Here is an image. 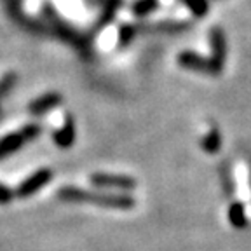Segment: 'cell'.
<instances>
[{"instance_id": "6da1fadb", "label": "cell", "mask_w": 251, "mask_h": 251, "mask_svg": "<svg viewBox=\"0 0 251 251\" xmlns=\"http://www.w3.org/2000/svg\"><path fill=\"white\" fill-rule=\"evenodd\" d=\"M59 199L67 202H91L98 206L117 209H131L134 206V199L129 196H114V194H94L87 190H80L75 187H65L59 190Z\"/></svg>"}, {"instance_id": "7a4b0ae2", "label": "cell", "mask_w": 251, "mask_h": 251, "mask_svg": "<svg viewBox=\"0 0 251 251\" xmlns=\"http://www.w3.org/2000/svg\"><path fill=\"white\" fill-rule=\"evenodd\" d=\"M40 134V126L39 124H28L18 133H11L0 140V161H4L5 157L14 153L16 150H20L26 141L35 140Z\"/></svg>"}, {"instance_id": "3957f363", "label": "cell", "mask_w": 251, "mask_h": 251, "mask_svg": "<svg viewBox=\"0 0 251 251\" xmlns=\"http://www.w3.org/2000/svg\"><path fill=\"white\" fill-rule=\"evenodd\" d=\"M52 178V171L47 168H42L39 171H35L31 176H28L25 181H21L20 187L16 188V197H21V199H26V197L33 196L35 192H39L40 188L46 187Z\"/></svg>"}, {"instance_id": "277c9868", "label": "cell", "mask_w": 251, "mask_h": 251, "mask_svg": "<svg viewBox=\"0 0 251 251\" xmlns=\"http://www.w3.org/2000/svg\"><path fill=\"white\" fill-rule=\"evenodd\" d=\"M178 63H180L181 67L188 68V70L202 72V74H209V75H218L216 68L213 67L211 59L202 58V56L196 54V52H190V51L180 52L178 54Z\"/></svg>"}, {"instance_id": "5b68a950", "label": "cell", "mask_w": 251, "mask_h": 251, "mask_svg": "<svg viewBox=\"0 0 251 251\" xmlns=\"http://www.w3.org/2000/svg\"><path fill=\"white\" fill-rule=\"evenodd\" d=\"M91 183L96 187H112V188H122V190H133L136 187L133 178L124 176V175H93L91 176Z\"/></svg>"}, {"instance_id": "8992f818", "label": "cell", "mask_w": 251, "mask_h": 251, "mask_svg": "<svg viewBox=\"0 0 251 251\" xmlns=\"http://www.w3.org/2000/svg\"><path fill=\"white\" fill-rule=\"evenodd\" d=\"M211 63L216 68V72H222L225 65V54H227V46H225V33L220 28H213L211 30Z\"/></svg>"}, {"instance_id": "52a82bcc", "label": "cell", "mask_w": 251, "mask_h": 251, "mask_svg": "<svg viewBox=\"0 0 251 251\" xmlns=\"http://www.w3.org/2000/svg\"><path fill=\"white\" fill-rule=\"evenodd\" d=\"M58 105H61V94L49 93V94L40 96V98L33 100V101L28 105V110H30V114H33V115H42V114H47L49 110Z\"/></svg>"}, {"instance_id": "ba28073f", "label": "cell", "mask_w": 251, "mask_h": 251, "mask_svg": "<svg viewBox=\"0 0 251 251\" xmlns=\"http://www.w3.org/2000/svg\"><path fill=\"white\" fill-rule=\"evenodd\" d=\"M52 140H54L56 145L61 147V149H68V147L74 145L75 126H74V121H72V117L65 119V124H63V127L52 134Z\"/></svg>"}, {"instance_id": "9c48e42d", "label": "cell", "mask_w": 251, "mask_h": 251, "mask_svg": "<svg viewBox=\"0 0 251 251\" xmlns=\"http://www.w3.org/2000/svg\"><path fill=\"white\" fill-rule=\"evenodd\" d=\"M228 218H230L232 225L234 227H239L243 228L246 225V215H244V206L241 202L237 204H232L230 206V211H228Z\"/></svg>"}, {"instance_id": "30bf717a", "label": "cell", "mask_w": 251, "mask_h": 251, "mask_svg": "<svg viewBox=\"0 0 251 251\" xmlns=\"http://www.w3.org/2000/svg\"><path fill=\"white\" fill-rule=\"evenodd\" d=\"M220 145H222V140H220V134H218V131L216 129H213V131H209L206 136H204V140H202V147H204V150L206 152H216V150L220 149Z\"/></svg>"}, {"instance_id": "8fae6325", "label": "cell", "mask_w": 251, "mask_h": 251, "mask_svg": "<svg viewBox=\"0 0 251 251\" xmlns=\"http://www.w3.org/2000/svg\"><path fill=\"white\" fill-rule=\"evenodd\" d=\"M157 7V0H138L136 4L133 5V11L138 16H145L149 12H152Z\"/></svg>"}, {"instance_id": "7c38bea8", "label": "cell", "mask_w": 251, "mask_h": 251, "mask_svg": "<svg viewBox=\"0 0 251 251\" xmlns=\"http://www.w3.org/2000/svg\"><path fill=\"white\" fill-rule=\"evenodd\" d=\"M183 2L196 16H204L208 12V0H183Z\"/></svg>"}, {"instance_id": "4fadbf2b", "label": "cell", "mask_w": 251, "mask_h": 251, "mask_svg": "<svg viewBox=\"0 0 251 251\" xmlns=\"http://www.w3.org/2000/svg\"><path fill=\"white\" fill-rule=\"evenodd\" d=\"M14 82H16V75L14 74H7V75H4V78L0 80V100L4 98L5 94L11 91V87L14 86Z\"/></svg>"}, {"instance_id": "5bb4252c", "label": "cell", "mask_w": 251, "mask_h": 251, "mask_svg": "<svg viewBox=\"0 0 251 251\" xmlns=\"http://www.w3.org/2000/svg\"><path fill=\"white\" fill-rule=\"evenodd\" d=\"M14 196H16V194L12 192L11 188L0 183V204H7V202H11V201L14 199Z\"/></svg>"}, {"instance_id": "9a60e30c", "label": "cell", "mask_w": 251, "mask_h": 251, "mask_svg": "<svg viewBox=\"0 0 251 251\" xmlns=\"http://www.w3.org/2000/svg\"><path fill=\"white\" fill-rule=\"evenodd\" d=\"M134 30L131 26H124V30L121 31V42L126 44V42H129V39L133 37Z\"/></svg>"}]
</instances>
